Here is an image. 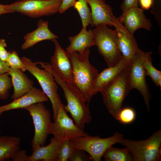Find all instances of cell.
Returning a JSON list of instances; mask_svg holds the SVG:
<instances>
[{"mask_svg": "<svg viewBox=\"0 0 161 161\" xmlns=\"http://www.w3.org/2000/svg\"><path fill=\"white\" fill-rule=\"evenodd\" d=\"M44 68L52 74L57 83L62 89L67 103V105L64 106L65 111L70 113L75 124L83 130L85 124L89 123L92 119L89 106L86 105L83 97L73 84L62 79L49 64H45Z\"/></svg>", "mask_w": 161, "mask_h": 161, "instance_id": "cell-1", "label": "cell"}, {"mask_svg": "<svg viewBox=\"0 0 161 161\" xmlns=\"http://www.w3.org/2000/svg\"><path fill=\"white\" fill-rule=\"evenodd\" d=\"M90 51L87 48L79 53H68L72 62L73 85L82 94L88 106L94 95L93 86L98 74V70L89 61Z\"/></svg>", "mask_w": 161, "mask_h": 161, "instance_id": "cell-2", "label": "cell"}, {"mask_svg": "<svg viewBox=\"0 0 161 161\" xmlns=\"http://www.w3.org/2000/svg\"><path fill=\"white\" fill-rule=\"evenodd\" d=\"M127 68L100 92L108 112L117 120H118L123 102L130 90Z\"/></svg>", "mask_w": 161, "mask_h": 161, "instance_id": "cell-3", "label": "cell"}, {"mask_svg": "<svg viewBox=\"0 0 161 161\" xmlns=\"http://www.w3.org/2000/svg\"><path fill=\"white\" fill-rule=\"evenodd\" d=\"M95 45L98 52L104 58L108 67L113 66L123 58L117 43L115 30L100 24L92 30Z\"/></svg>", "mask_w": 161, "mask_h": 161, "instance_id": "cell-4", "label": "cell"}, {"mask_svg": "<svg viewBox=\"0 0 161 161\" xmlns=\"http://www.w3.org/2000/svg\"><path fill=\"white\" fill-rule=\"evenodd\" d=\"M120 143L129 149L133 161H158L161 160V129L146 140L135 141L124 139Z\"/></svg>", "mask_w": 161, "mask_h": 161, "instance_id": "cell-5", "label": "cell"}, {"mask_svg": "<svg viewBox=\"0 0 161 161\" xmlns=\"http://www.w3.org/2000/svg\"><path fill=\"white\" fill-rule=\"evenodd\" d=\"M28 111L32 119L35 128L34 135L31 141L32 150L44 145L50 134L52 123L49 111L40 102L24 109Z\"/></svg>", "mask_w": 161, "mask_h": 161, "instance_id": "cell-6", "label": "cell"}, {"mask_svg": "<svg viewBox=\"0 0 161 161\" xmlns=\"http://www.w3.org/2000/svg\"><path fill=\"white\" fill-rule=\"evenodd\" d=\"M124 139L122 134L116 132L112 136L106 138L88 135L78 137L70 141L75 148L87 152L94 161H100L103 154L109 147L115 143H120Z\"/></svg>", "mask_w": 161, "mask_h": 161, "instance_id": "cell-7", "label": "cell"}, {"mask_svg": "<svg viewBox=\"0 0 161 161\" xmlns=\"http://www.w3.org/2000/svg\"><path fill=\"white\" fill-rule=\"evenodd\" d=\"M26 70L37 80L42 91L50 100L53 112V119L57 115L58 109V87L52 74L45 69H40L37 66V62H34L29 58L24 56L21 58Z\"/></svg>", "mask_w": 161, "mask_h": 161, "instance_id": "cell-8", "label": "cell"}, {"mask_svg": "<svg viewBox=\"0 0 161 161\" xmlns=\"http://www.w3.org/2000/svg\"><path fill=\"white\" fill-rule=\"evenodd\" d=\"M62 0H20L9 4L12 13H20L32 18L50 16L58 12Z\"/></svg>", "mask_w": 161, "mask_h": 161, "instance_id": "cell-9", "label": "cell"}, {"mask_svg": "<svg viewBox=\"0 0 161 161\" xmlns=\"http://www.w3.org/2000/svg\"><path fill=\"white\" fill-rule=\"evenodd\" d=\"M54 121L51 124L50 134L60 142L89 135L75 124L68 116L60 97L57 115Z\"/></svg>", "mask_w": 161, "mask_h": 161, "instance_id": "cell-10", "label": "cell"}, {"mask_svg": "<svg viewBox=\"0 0 161 161\" xmlns=\"http://www.w3.org/2000/svg\"><path fill=\"white\" fill-rule=\"evenodd\" d=\"M142 50L140 49L127 68L128 78L130 90H137L142 95L148 111L150 110L151 95L146 81V73L143 64Z\"/></svg>", "mask_w": 161, "mask_h": 161, "instance_id": "cell-11", "label": "cell"}, {"mask_svg": "<svg viewBox=\"0 0 161 161\" xmlns=\"http://www.w3.org/2000/svg\"><path fill=\"white\" fill-rule=\"evenodd\" d=\"M113 26L117 33V43L123 57L129 63L135 58L140 49L134 35L115 16Z\"/></svg>", "mask_w": 161, "mask_h": 161, "instance_id": "cell-12", "label": "cell"}, {"mask_svg": "<svg viewBox=\"0 0 161 161\" xmlns=\"http://www.w3.org/2000/svg\"><path fill=\"white\" fill-rule=\"evenodd\" d=\"M52 41L55 44V50L51 57L50 64L62 79L73 85L72 65L68 54L56 39Z\"/></svg>", "mask_w": 161, "mask_h": 161, "instance_id": "cell-13", "label": "cell"}, {"mask_svg": "<svg viewBox=\"0 0 161 161\" xmlns=\"http://www.w3.org/2000/svg\"><path fill=\"white\" fill-rule=\"evenodd\" d=\"M117 18L132 35H134L135 32L140 28L151 30L152 24L151 20L147 18L143 10L138 7L126 10Z\"/></svg>", "mask_w": 161, "mask_h": 161, "instance_id": "cell-14", "label": "cell"}, {"mask_svg": "<svg viewBox=\"0 0 161 161\" xmlns=\"http://www.w3.org/2000/svg\"><path fill=\"white\" fill-rule=\"evenodd\" d=\"M90 7L92 27L103 24L110 27L113 26L115 16L112 7L106 4L105 0H86Z\"/></svg>", "mask_w": 161, "mask_h": 161, "instance_id": "cell-15", "label": "cell"}, {"mask_svg": "<svg viewBox=\"0 0 161 161\" xmlns=\"http://www.w3.org/2000/svg\"><path fill=\"white\" fill-rule=\"evenodd\" d=\"M129 63L123 58L114 65L108 67L98 74L93 87V95L114 81L128 67Z\"/></svg>", "mask_w": 161, "mask_h": 161, "instance_id": "cell-16", "label": "cell"}, {"mask_svg": "<svg viewBox=\"0 0 161 161\" xmlns=\"http://www.w3.org/2000/svg\"><path fill=\"white\" fill-rule=\"evenodd\" d=\"M49 100L42 90L34 87L22 96L14 100L7 104L0 106V116L3 113L7 111L24 109L36 103L48 101Z\"/></svg>", "mask_w": 161, "mask_h": 161, "instance_id": "cell-17", "label": "cell"}, {"mask_svg": "<svg viewBox=\"0 0 161 161\" xmlns=\"http://www.w3.org/2000/svg\"><path fill=\"white\" fill-rule=\"evenodd\" d=\"M37 28L36 29L27 33L24 36V42L21 47L22 49L29 48L44 40L53 41L58 38V37L49 29L48 21L40 20L37 23Z\"/></svg>", "mask_w": 161, "mask_h": 161, "instance_id": "cell-18", "label": "cell"}, {"mask_svg": "<svg viewBox=\"0 0 161 161\" xmlns=\"http://www.w3.org/2000/svg\"><path fill=\"white\" fill-rule=\"evenodd\" d=\"M8 73L13 88V93L11 97L13 100L24 95L34 87L33 81L21 70L10 68Z\"/></svg>", "mask_w": 161, "mask_h": 161, "instance_id": "cell-19", "label": "cell"}, {"mask_svg": "<svg viewBox=\"0 0 161 161\" xmlns=\"http://www.w3.org/2000/svg\"><path fill=\"white\" fill-rule=\"evenodd\" d=\"M69 45L66 48L68 53L77 52L79 53L84 52L87 48L95 45L92 30H87L82 28L80 32L74 36L68 38Z\"/></svg>", "mask_w": 161, "mask_h": 161, "instance_id": "cell-20", "label": "cell"}, {"mask_svg": "<svg viewBox=\"0 0 161 161\" xmlns=\"http://www.w3.org/2000/svg\"><path fill=\"white\" fill-rule=\"evenodd\" d=\"M61 142L53 137L49 144L32 151L29 161H57L58 150Z\"/></svg>", "mask_w": 161, "mask_h": 161, "instance_id": "cell-21", "label": "cell"}, {"mask_svg": "<svg viewBox=\"0 0 161 161\" xmlns=\"http://www.w3.org/2000/svg\"><path fill=\"white\" fill-rule=\"evenodd\" d=\"M21 139L11 136H0V161L11 159L20 148Z\"/></svg>", "mask_w": 161, "mask_h": 161, "instance_id": "cell-22", "label": "cell"}, {"mask_svg": "<svg viewBox=\"0 0 161 161\" xmlns=\"http://www.w3.org/2000/svg\"><path fill=\"white\" fill-rule=\"evenodd\" d=\"M152 52L142 51L143 64L146 75L149 76L157 86L161 87V71L155 68L152 64Z\"/></svg>", "mask_w": 161, "mask_h": 161, "instance_id": "cell-23", "label": "cell"}, {"mask_svg": "<svg viewBox=\"0 0 161 161\" xmlns=\"http://www.w3.org/2000/svg\"><path fill=\"white\" fill-rule=\"evenodd\" d=\"M105 161H131L132 157L129 149H119L112 146L109 147L103 155Z\"/></svg>", "mask_w": 161, "mask_h": 161, "instance_id": "cell-24", "label": "cell"}, {"mask_svg": "<svg viewBox=\"0 0 161 161\" xmlns=\"http://www.w3.org/2000/svg\"><path fill=\"white\" fill-rule=\"evenodd\" d=\"M78 11L82 24V28H86L92 21L91 13L86 0H78L73 6Z\"/></svg>", "mask_w": 161, "mask_h": 161, "instance_id": "cell-25", "label": "cell"}, {"mask_svg": "<svg viewBox=\"0 0 161 161\" xmlns=\"http://www.w3.org/2000/svg\"><path fill=\"white\" fill-rule=\"evenodd\" d=\"M75 148L70 140H66L62 142L58 150L57 161H69L73 153Z\"/></svg>", "mask_w": 161, "mask_h": 161, "instance_id": "cell-26", "label": "cell"}, {"mask_svg": "<svg viewBox=\"0 0 161 161\" xmlns=\"http://www.w3.org/2000/svg\"><path fill=\"white\" fill-rule=\"evenodd\" d=\"M12 86L11 78L8 72L0 74V99H7Z\"/></svg>", "mask_w": 161, "mask_h": 161, "instance_id": "cell-27", "label": "cell"}, {"mask_svg": "<svg viewBox=\"0 0 161 161\" xmlns=\"http://www.w3.org/2000/svg\"><path fill=\"white\" fill-rule=\"evenodd\" d=\"M6 62L10 68L19 69L23 72L27 70L21 58L15 50L9 52L8 57Z\"/></svg>", "mask_w": 161, "mask_h": 161, "instance_id": "cell-28", "label": "cell"}, {"mask_svg": "<svg viewBox=\"0 0 161 161\" xmlns=\"http://www.w3.org/2000/svg\"><path fill=\"white\" fill-rule=\"evenodd\" d=\"M135 117V113L134 110L131 108L126 107L120 110L118 120L123 123L129 124L132 122Z\"/></svg>", "mask_w": 161, "mask_h": 161, "instance_id": "cell-29", "label": "cell"}, {"mask_svg": "<svg viewBox=\"0 0 161 161\" xmlns=\"http://www.w3.org/2000/svg\"><path fill=\"white\" fill-rule=\"evenodd\" d=\"M86 152L83 150L75 148L73 153L69 161H90L92 160L91 157Z\"/></svg>", "mask_w": 161, "mask_h": 161, "instance_id": "cell-30", "label": "cell"}, {"mask_svg": "<svg viewBox=\"0 0 161 161\" xmlns=\"http://www.w3.org/2000/svg\"><path fill=\"white\" fill-rule=\"evenodd\" d=\"M161 0H154L151 10L159 26L161 25Z\"/></svg>", "mask_w": 161, "mask_h": 161, "instance_id": "cell-31", "label": "cell"}, {"mask_svg": "<svg viewBox=\"0 0 161 161\" xmlns=\"http://www.w3.org/2000/svg\"><path fill=\"white\" fill-rule=\"evenodd\" d=\"M11 159L13 161H29V156L27 154L25 150L19 149L14 154Z\"/></svg>", "mask_w": 161, "mask_h": 161, "instance_id": "cell-32", "label": "cell"}, {"mask_svg": "<svg viewBox=\"0 0 161 161\" xmlns=\"http://www.w3.org/2000/svg\"><path fill=\"white\" fill-rule=\"evenodd\" d=\"M7 46L5 40L0 38V59L5 61H7L9 55V52L5 49Z\"/></svg>", "mask_w": 161, "mask_h": 161, "instance_id": "cell-33", "label": "cell"}, {"mask_svg": "<svg viewBox=\"0 0 161 161\" xmlns=\"http://www.w3.org/2000/svg\"><path fill=\"white\" fill-rule=\"evenodd\" d=\"M77 0H62L58 12L62 14L70 7L73 6Z\"/></svg>", "mask_w": 161, "mask_h": 161, "instance_id": "cell-34", "label": "cell"}, {"mask_svg": "<svg viewBox=\"0 0 161 161\" xmlns=\"http://www.w3.org/2000/svg\"><path fill=\"white\" fill-rule=\"evenodd\" d=\"M139 0H123L120 5L121 10L123 11L130 8L138 6Z\"/></svg>", "mask_w": 161, "mask_h": 161, "instance_id": "cell-35", "label": "cell"}, {"mask_svg": "<svg viewBox=\"0 0 161 161\" xmlns=\"http://www.w3.org/2000/svg\"><path fill=\"white\" fill-rule=\"evenodd\" d=\"M154 0H139L138 3L143 10H148L151 8Z\"/></svg>", "mask_w": 161, "mask_h": 161, "instance_id": "cell-36", "label": "cell"}, {"mask_svg": "<svg viewBox=\"0 0 161 161\" xmlns=\"http://www.w3.org/2000/svg\"><path fill=\"white\" fill-rule=\"evenodd\" d=\"M10 68L8 65L6 61L0 59V74L8 72Z\"/></svg>", "mask_w": 161, "mask_h": 161, "instance_id": "cell-37", "label": "cell"}, {"mask_svg": "<svg viewBox=\"0 0 161 161\" xmlns=\"http://www.w3.org/2000/svg\"><path fill=\"white\" fill-rule=\"evenodd\" d=\"M12 13L10 10L9 4H0V15L7 13Z\"/></svg>", "mask_w": 161, "mask_h": 161, "instance_id": "cell-38", "label": "cell"}]
</instances>
